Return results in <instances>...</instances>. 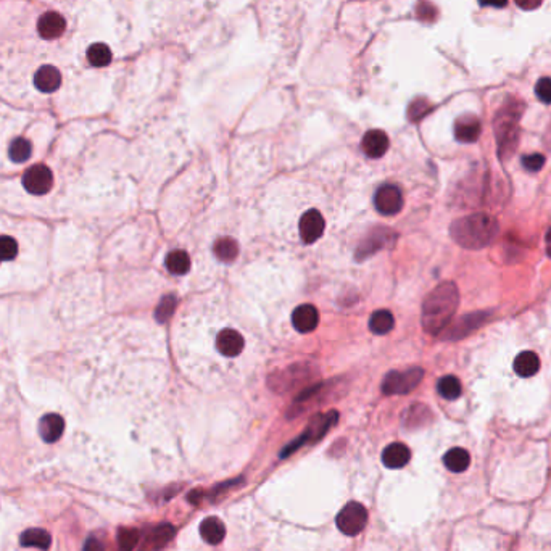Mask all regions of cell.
Segmentation results:
<instances>
[{
	"label": "cell",
	"mask_w": 551,
	"mask_h": 551,
	"mask_svg": "<svg viewBox=\"0 0 551 551\" xmlns=\"http://www.w3.org/2000/svg\"><path fill=\"white\" fill-rule=\"evenodd\" d=\"M522 166L530 173H537L545 166V156L540 154H532L522 159Z\"/></svg>",
	"instance_id": "36"
},
{
	"label": "cell",
	"mask_w": 551,
	"mask_h": 551,
	"mask_svg": "<svg viewBox=\"0 0 551 551\" xmlns=\"http://www.w3.org/2000/svg\"><path fill=\"white\" fill-rule=\"evenodd\" d=\"M460 305V292L453 282H442L425 297L423 303L424 331L430 336H438L448 327Z\"/></svg>",
	"instance_id": "1"
},
{
	"label": "cell",
	"mask_w": 551,
	"mask_h": 551,
	"mask_svg": "<svg viewBox=\"0 0 551 551\" xmlns=\"http://www.w3.org/2000/svg\"><path fill=\"white\" fill-rule=\"evenodd\" d=\"M20 541L23 546H34V548L39 550H47L50 543H52V539H50L49 532H45L44 529H30L23 532Z\"/></svg>",
	"instance_id": "26"
},
{
	"label": "cell",
	"mask_w": 551,
	"mask_h": 551,
	"mask_svg": "<svg viewBox=\"0 0 551 551\" xmlns=\"http://www.w3.org/2000/svg\"><path fill=\"white\" fill-rule=\"evenodd\" d=\"M498 234V221L489 213H472L453 221L450 235L462 248L480 250L493 242Z\"/></svg>",
	"instance_id": "2"
},
{
	"label": "cell",
	"mask_w": 551,
	"mask_h": 551,
	"mask_svg": "<svg viewBox=\"0 0 551 551\" xmlns=\"http://www.w3.org/2000/svg\"><path fill=\"white\" fill-rule=\"evenodd\" d=\"M176 308V298L173 295H166V297L161 298V302L159 303V307L155 309V318L159 323H166L168 319L173 316Z\"/></svg>",
	"instance_id": "32"
},
{
	"label": "cell",
	"mask_w": 551,
	"mask_h": 551,
	"mask_svg": "<svg viewBox=\"0 0 551 551\" xmlns=\"http://www.w3.org/2000/svg\"><path fill=\"white\" fill-rule=\"evenodd\" d=\"M0 261H2V258H0Z\"/></svg>",
	"instance_id": "42"
},
{
	"label": "cell",
	"mask_w": 551,
	"mask_h": 551,
	"mask_svg": "<svg viewBox=\"0 0 551 551\" xmlns=\"http://www.w3.org/2000/svg\"><path fill=\"white\" fill-rule=\"evenodd\" d=\"M393 326H395V318L390 312L387 309H379V312H374L371 319H369V329L377 336L388 334L392 331Z\"/></svg>",
	"instance_id": "24"
},
{
	"label": "cell",
	"mask_w": 551,
	"mask_h": 551,
	"mask_svg": "<svg viewBox=\"0 0 551 551\" xmlns=\"http://www.w3.org/2000/svg\"><path fill=\"white\" fill-rule=\"evenodd\" d=\"M482 132V124H480L479 118L472 117V115H465V117L458 118L455 123V137L456 141L462 143H472L480 137Z\"/></svg>",
	"instance_id": "14"
},
{
	"label": "cell",
	"mask_w": 551,
	"mask_h": 551,
	"mask_svg": "<svg viewBox=\"0 0 551 551\" xmlns=\"http://www.w3.org/2000/svg\"><path fill=\"white\" fill-rule=\"evenodd\" d=\"M324 218L318 210H308L300 218V237L305 244H314L324 233Z\"/></svg>",
	"instance_id": "10"
},
{
	"label": "cell",
	"mask_w": 551,
	"mask_h": 551,
	"mask_svg": "<svg viewBox=\"0 0 551 551\" xmlns=\"http://www.w3.org/2000/svg\"><path fill=\"white\" fill-rule=\"evenodd\" d=\"M480 321H482L480 313H472V314H469V316H466L465 319H461L456 326H453L452 334H448V337H452V339H460V337L467 334V329H469V331L471 329H476L480 324Z\"/></svg>",
	"instance_id": "30"
},
{
	"label": "cell",
	"mask_w": 551,
	"mask_h": 551,
	"mask_svg": "<svg viewBox=\"0 0 551 551\" xmlns=\"http://www.w3.org/2000/svg\"><path fill=\"white\" fill-rule=\"evenodd\" d=\"M411 460V452L410 448L405 445V443H390V445L386 447V450L382 453V461L384 465L390 469H400V467H405L408 465Z\"/></svg>",
	"instance_id": "17"
},
{
	"label": "cell",
	"mask_w": 551,
	"mask_h": 551,
	"mask_svg": "<svg viewBox=\"0 0 551 551\" xmlns=\"http://www.w3.org/2000/svg\"><path fill=\"white\" fill-rule=\"evenodd\" d=\"M213 250H215V255H216L218 260L224 261V263L234 261L239 255V245L234 239H231V237L218 239Z\"/></svg>",
	"instance_id": "25"
},
{
	"label": "cell",
	"mask_w": 551,
	"mask_h": 551,
	"mask_svg": "<svg viewBox=\"0 0 551 551\" xmlns=\"http://www.w3.org/2000/svg\"><path fill=\"white\" fill-rule=\"evenodd\" d=\"M16 253H18L16 240L8 237V235H2V237H0V258L10 261L16 257Z\"/></svg>",
	"instance_id": "33"
},
{
	"label": "cell",
	"mask_w": 551,
	"mask_h": 551,
	"mask_svg": "<svg viewBox=\"0 0 551 551\" xmlns=\"http://www.w3.org/2000/svg\"><path fill=\"white\" fill-rule=\"evenodd\" d=\"M202 539L210 545H218L224 540L226 527L218 517H207L200 524Z\"/></svg>",
	"instance_id": "21"
},
{
	"label": "cell",
	"mask_w": 551,
	"mask_h": 551,
	"mask_svg": "<svg viewBox=\"0 0 551 551\" xmlns=\"http://www.w3.org/2000/svg\"><path fill=\"white\" fill-rule=\"evenodd\" d=\"M545 248H546V255L551 258V229H548V233L545 235Z\"/></svg>",
	"instance_id": "41"
},
{
	"label": "cell",
	"mask_w": 551,
	"mask_h": 551,
	"mask_svg": "<svg viewBox=\"0 0 551 551\" xmlns=\"http://www.w3.org/2000/svg\"><path fill=\"white\" fill-rule=\"evenodd\" d=\"M176 534V529L171 524H161L156 526L154 530L150 532L149 537L145 539V543L142 546V551H161L169 540L173 539Z\"/></svg>",
	"instance_id": "19"
},
{
	"label": "cell",
	"mask_w": 551,
	"mask_h": 551,
	"mask_svg": "<svg viewBox=\"0 0 551 551\" xmlns=\"http://www.w3.org/2000/svg\"><path fill=\"white\" fill-rule=\"evenodd\" d=\"M244 345H245L244 337L240 336L237 331H234V329H224V331H221L220 334H218L216 339L218 350H220L221 355L228 356V358H234V356L242 353Z\"/></svg>",
	"instance_id": "12"
},
{
	"label": "cell",
	"mask_w": 551,
	"mask_h": 551,
	"mask_svg": "<svg viewBox=\"0 0 551 551\" xmlns=\"http://www.w3.org/2000/svg\"><path fill=\"white\" fill-rule=\"evenodd\" d=\"M366 522H368V511L358 502L347 503L337 514L336 519V524L342 534L350 537L358 535L366 527Z\"/></svg>",
	"instance_id": "5"
},
{
	"label": "cell",
	"mask_w": 551,
	"mask_h": 551,
	"mask_svg": "<svg viewBox=\"0 0 551 551\" xmlns=\"http://www.w3.org/2000/svg\"><path fill=\"white\" fill-rule=\"evenodd\" d=\"M513 369L517 376L532 377L539 373L540 358L534 351H521L513 361Z\"/></svg>",
	"instance_id": "20"
},
{
	"label": "cell",
	"mask_w": 551,
	"mask_h": 551,
	"mask_svg": "<svg viewBox=\"0 0 551 551\" xmlns=\"http://www.w3.org/2000/svg\"><path fill=\"white\" fill-rule=\"evenodd\" d=\"M393 239H395V234H393L392 231L374 229L373 233L360 244L358 252H356V258H358V260L369 258L371 255L379 252V250H382L384 247H388V245L392 244Z\"/></svg>",
	"instance_id": "9"
},
{
	"label": "cell",
	"mask_w": 551,
	"mask_h": 551,
	"mask_svg": "<svg viewBox=\"0 0 551 551\" xmlns=\"http://www.w3.org/2000/svg\"><path fill=\"white\" fill-rule=\"evenodd\" d=\"M31 154H32V147L27 139L18 137L10 143V147H8V156H10V160L15 161V163H25L26 160H30Z\"/></svg>",
	"instance_id": "29"
},
{
	"label": "cell",
	"mask_w": 551,
	"mask_h": 551,
	"mask_svg": "<svg viewBox=\"0 0 551 551\" xmlns=\"http://www.w3.org/2000/svg\"><path fill=\"white\" fill-rule=\"evenodd\" d=\"M437 392L440 393V397H443L445 400H456V398L461 397L462 392L460 379L455 376H443L437 382Z\"/></svg>",
	"instance_id": "27"
},
{
	"label": "cell",
	"mask_w": 551,
	"mask_h": 551,
	"mask_svg": "<svg viewBox=\"0 0 551 551\" xmlns=\"http://www.w3.org/2000/svg\"><path fill=\"white\" fill-rule=\"evenodd\" d=\"M336 423H337V413H336V411H331V413H327V414L318 416V418L313 419L312 424L308 425L307 432H305L303 435H300V438H297L295 442H292L290 445H287L284 448V452L281 453V456L285 458V456L292 455V453L297 452L300 447L305 445V443H307L308 440L321 438L323 435L326 434L327 430L331 429Z\"/></svg>",
	"instance_id": "6"
},
{
	"label": "cell",
	"mask_w": 551,
	"mask_h": 551,
	"mask_svg": "<svg viewBox=\"0 0 551 551\" xmlns=\"http://www.w3.org/2000/svg\"><path fill=\"white\" fill-rule=\"evenodd\" d=\"M535 95L543 104H551V78H541L535 86Z\"/></svg>",
	"instance_id": "35"
},
{
	"label": "cell",
	"mask_w": 551,
	"mask_h": 551,
	"mask_svg": "<svg viewBox=\"0 0 551 551\" xmlns=\"http://www.w3.org/2000/svg\"><path fill=\"white\" fill-rule=\"evenodd\" d=\"M318 323L319 314L313 305H300L298 308H295L294 314H292V324L302 334L313 332L318 327Z\"/></svg>",
	"instance_id": "15"
},
{
	"label": "cell",
	"mask_w": 551,
	"mask_h": 551,
	"mask_svg": "<svg viewBox=\"0 0 551 551\" xmlns=\"http://www.w3.org/2000/svg\"><path fill=\"white\" fill-rule=\"evenodd\" d=\"M65 27H67V21L65 18L57 12H47L39 18L38 31L40 38L54 40L63 34Z\"/></svg>",
	"instance_id": "13"
},
{
	"label": "cell",
	"mask_w": 551,
	"mask_h": 551,
	"mask_svg": "<svg viewBox=\"0 0 551 551\" xmlns=\"http://www.w3.org/2000/svg\"><path fill=\"white\" fill-rule=\"evenodd\" d=\"M418 16L423 21H434L435 16H437V10L429 2H421L418 7Z\"/></svg>",
	"instance_id": "37"
},
{
	"label": "cell",
	"mask_w": 551,
	"mask_h": 551,
	"mask_svg": "<svg viewBox=\"0 0 551 551\" xmlns=\"http://www.w3.org/2000/svg\"><path fill=\"white\" fill-rule=\"evenodd\" d=\"M524 112V104L517 99H511L498 110L493 121L495 139H497L498 155L502 160H508L516 150L519 142V121Z\"/></svg>",
	"instance_id": "3"
},
{
	"label": "cell",
	"mask_w": 551,
	"mask_h": 551,
	"mask_svg": "<svg viewBox=\"0 0 551 551\" xmlns=\"http://www.w3.org/2000/svg\"><path fill=\"white\" fill-rule=\"evenodd\" d=\"M374 207L384 216L397 215L403 208V194L397 186L387 184L382 186L374 196Z\"/></svg>",
	"instance_id": "8"
},
{
	"label": "cell",
	"mask_w": 551,
	"mask_h": 551,
	"mask_svg": "<svg viewBox=\"0 0 551 551\" xmlns=\"http://www.w3.org/2000/svg\"><path fill=\"white\" fill-rule=\"evenodd\" d=\"M166 268L171 274L183 276L191 270V257L184 250H174L166 257Z\"/></svg>",
	"instance_id": "23"
},
{
	"label": "cell",
	"mask_w": 551,
	"mask_h": 551,
	"mask_svg": "<svg viewBox=\"0 0 551 551\" xmlns=\"http://www.w3.org/2000/svg\"><path fill=\"white\" fill-rule=\"evenodd\" d=\"M361 149H363V152L369 159H381L388 150L387 134L384 131H379V129L368 131L363 136V141H361Z\"/></svg>",
	"instance_id": "11"
},
{
	"label": "cell",
	"mask_w": 551,
	"mask_h": 551,
	"mask_svg": "<svg viewBox=\"0 0 551 551\" xmlns=\"http://www.w3.org/2000/svg\"><path fill=\"white\" fill-rule=\"evenodd\" d=\"M65 421L60 414H45L39 423V434L44 442L54 443L63 435Z\"/></svg>",
	"instance_id": "18"
},
{
	"label": "cell",
	"mask_w": 551,
	"mask_h": 551,
	"mask_svg": "<svg viewBox=\"0 0 551 551\" xmlns=\"http://www.w3.org/2000/svg\"><path fill=\"white\" fill-rule=\"evenodd\" d=\"M424 371L421 368H411L408 371L388 373L382 382V392L386 395H405L413 392L423 381Z\"/></svg>",
	"instance_id": "4"
},
{
	"label": "cell",
	"mask_w": 551,
	"mask_h": 551,
	"mask_svg": "<svg viewBox=\"0 0 551 551\" xmlns=\"http://www.w3.org/2000/svg\"><path fill=\"white\" fill-rule=\"evenodd\" d=\"M87 60L92 67L102 68L112 62V50L106 44H92L87 50Z\"/></svg>",
	"instance_id": "28"
},
{
	"label": "cell",
	"mask_w": 551,
	"mask_h": 551,
	"mask_svg": "<svg viewBox=\"0 0 551 551\" xmlns=\"http://www.w3.org/2000/svg\"><path fill=\"white\" fill-rule=\"evenodd\" d=\"M482 5L487 7H495V8H502L508 5V0H479Z\"/></svg>",
	"instance_id": "40"
},
{
	"label": "cell",
	"mask_w": 551,
	"mask_h": 551,
	"mask_svg": "<svg viewBox=\"0 0 551 551\" xmlns=\"http://www.w3.org/2000/svg\"><path fill=\"white\" fill-rule=\"evenodd\" d=\"M430 104L425 99H416L413 104L410 105V110H408V117L411 121H419L421 118H424L425 115L430 112Z\"/></svg>",
	"instance_id": "34"
},
{
	"label": "cell",
	"mask_w": 551,
	"mask_h": 551,
	"mask_svg": "<svg viewBox=\"0 0 551 551\" xmlns=\"http://www.w3.org/2000/svg\"><path fill=\"white\" fill-rule=\"evenodd\" d=\"M62 84V75L55 67H50V65H45V67H40L38 71H36L34 76V86L38 87L40 92H45V94H50V92H55Z\"/></svg>",
	"instance_id": "16"
},
{
	"label": "cell",
	"mask_w": 551,
	"mask_h": 551,
	"mask_svg": "<svg viewBox=\"0 0 551 551\" xmlns=\"http://www.w3.org/2000/svg\"><path fill=\"white\" fill-rule=\"evenodd\" d=\"M21 183L32 196H45L54 186L52 171L45 165H36L26 171Z\"/></svg>",
	"instance_id": "7"
},
{
	"label": "cell",
	"mask_w": 551,
	"mask_h": 551,
	"mask_svg": "<svg viewBox=\"0 0 551 551\" xmlns=\"http://www.w3.org/2000/svg\"><path fill=\"white\" fill-rule=\"evenodd\" d=\"M443 462H445L448 471L462 472L469 467L471 456H469V453L465 450V448L456 447L445 453V456H443Z\"/></svg>",
	"instance_id": "22"
},
{
	"label": "cell",
	"mask_w": 551,
	"mask_h": 551,
	"mask_svg": "<svg viewBox=\"0 0 551 551\" xmlns=\"http://www.w3.org/2000/svg\"><path fill=\"white\" fill-rule=\"evenodd\" d=\"M139 532L136 529H119L118 532V551H132L137 545Z\"/></svg>",
	"instance_id": "31"
},
{
	"label": "cell",
	"mask_w": 551,
	"mask_h": 551,
	"mask_svg": "<svg viewBox=\"0 0 551 551\" xmlns=\"http://www.w3.org/2000/svg\"><path fill=\"white\" fill-rule=\"evenodd\" d=\"M84 551H105L104 543L95 537H89L84 543Z\"/></svg>",
	"instance_id": "38"
},
{
	"label": "cell",
	"mask_w": 551,
	"mask_h": 551,
	"mask_svg": "<svg viewBox=\"0 0 551 551\" xmlns=\"http://www.w3.org/2000/svg\"><path fill=\"white\" fill-rule=\"evenodd\" d=\"M514 2H516V5L522 8V10H535V8H539L541 5L543 0H514Z\"/></svg>",
	"instance_id": "39"
}]
</instances>
